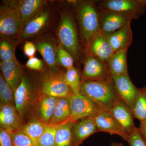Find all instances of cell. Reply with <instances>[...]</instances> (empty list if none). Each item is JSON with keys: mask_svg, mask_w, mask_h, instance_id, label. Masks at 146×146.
Returning <instances> with one entry per match:
<instances>
[{"mask_svg": "<svg viewBox=\"0 0 146 146\" xmlns=\"http://www.w3.org/2000/svg\"><path fill=\"white\" fill-rule=\"evenodd\" d=\"M80 93L102 109L108 111L120 99L111 78L105 80L82 81Z\"/></svg>", "mask_w": 146, "mask_h": 146, "instance_id": "1", "label": "cell"}, {"mask_svg": "<svg viewBox=\"0 0 146 146\" xmlns=\"http://www.w3.org/2000/svg\"><path fill=\"white\" fill-rule=\"evenodd\" d=\"M38 91L26 76H23L22 81L14 92L15 106L21 117L25 120L34 109L39 97Z\"/></svg>", "mask_w": 146, "mask_h": 146, "instance_id": "2", "label": "cell"}, {"mask_svg": "<svg viewBox=\"0 0 146 146\" xmlns=\"http://www.w3.org/2000/svg\"><path fill=\"white\" fill-rule=\"evenodd\" d=\"M78 16L82 38L89 43L100 31V11L93 3L85 2L80 7Z\"/></svg>", "mask_w": 146, "mask_h": 146, "instance_id": "3", "label": "cell"}, {"mask_svg": "<svg viewBox=\"0 0 146 146\" xmlns=\"http://www.w3.org/2000/svg\"><path fill=\"white\" fill-rule=\"evenodd\" d=\"M23 24L15 3L3 5L1 7L0 33L1 38L20 39Z\"/></svg>", "mask_w": 146, "mask_h": 146, "instance_id": "4", "label": "cell"}, {"mask_svg": "<svg viewBox=\"0 0 146 146\" xmlns=\"http://www.w3.org/2000/svg\"><path fill=\"white\" fill-rule=\"evenodd\" d=\"M146 8V0H106L99 4L101 11L122 13L132 20L143 15Z\"/></svg>", "mask_w": 146, "mask_h": 146, "instance_id": "5", "label": "cell"}, {"mask_svg": "<svg viewBox=\"0 0 146 146\" xmlns=\"http://www.w3.org/2000/svg\"><path fill=\"white\" fill-rule=\"evenodd\" d=\"M60 44L76 58L79 52L78 37L72 19L68 15L62 16L58 30Z\"/></svg>", "mask_w": 146, "mask_h": 146, "instance_id": "6", "label": "cell"}, {"mask_svg": "<svg viewBox=\"0 0 146 146\" xmlns=\"http://www.w3.org/2000/svg\"><path fill=\"white\" fill-rule=\"evenodd\" d=\"M69 98L70 104L71 115L67 122L74 123L83 118L93 117L102 109L89 98L80 93H73Z\"/></svg>", "mask_w": 146, "mask_h": 146, "instance_id": "7", "label": "cell"}, {"mask_svg": "<svg viewBox=\"0 0 146 146\" xmlns=\"http://www.w3.org/2000/svg\"><path fill=\"white\" fill-rule=\"evenodd\" d=\"M41 94L58 98H69L73 92L65 82L63 75L50 72L42 80Z\"/></svg>", "mask_w": 146, "mask_h": 146, "instance_id": "8", "label": "cell"}, {"mask_svg": "<svg viewBox=\"0 0 146 146\" xmlns=\"http://www.w3.org/2000/svg\"><path fill=\"white\" fill-rule=\"evenodd\" d=\"M96 125L98 132H104L111 135L116 134L128 142L129 136L120 126L109 111L100 110L92 117Z\"/></svg>", "mask_w": 146, "mask_h": 146, "instance_id": "9", "label": "cell"}, {"mask_svg": "<svg viewBox=\"0 0 146 146\" xmlns=\"http://www.w3.org/2000/svg\"><path fill=\"white\" fill-rule=\"evenodd\" d=\"M119 98L133 110L138 89L131 80L128 74L111 77Z\"/></svg>", "mask_w": 146, "mask_h": 146, "instance_id": "10", "label": "cell"}, {"mask_svg": "<svg viewBox=\"0 0 146 146\" xmlns=\"http://www.w3.org/2000/svg\"><path fill=\"white\" fill-rule=\"evenodd\" d=\"M101 11L100 31L106 36L122 28L132 21L122 13L112 11Z\"/></svg>", "mask_w": 146, "mask_h": 146, "instance_id": "11", "label": "cell"}, {"mask_svg": "<svg viewBox=\"0 0 146 146\" xmlns=\"http://www.w3.org/2000/svg\"><path fill=\"white\" fill-rule=\"evenodd\" d=\"M82 81L102 80L110 78L107 65L92 55L88 56L84 65Z\"/></svg>", "mask_w": 146, "mask_h": 146, "instance_id": "12", "label": "cell"}, {"mask_svg": "<svg viewBox=\"0 0 146 146\" xmlns=\"http://www.w3.org/2000/svg\"><path fill=\"white\" fill-rule=\"evenodd\" d=\"M25 124L24 119L19 114L14 105L1 104V127L9 131H15L22 129Z\"/></svg>", "mask_w": 146, "mask_h": 146, "instance_id": "13", "label": "cell"}, {"mask_svg": "<svg viewBox=\"0 0 146 146\" xmlns=\"http://www.w3.org/2000/svg\"><path fill=\"white\" fill-rule=\"evenodd\" d=\"M109 111L129 135L136 129L133 111L122 100H119Z\"/></svg>", "mask_w": 146, "mask_h": 146, "instance_id": "14", "label": "cell"}, {"mask_svg": "<svg viewBox=\"0 0 146 146\" xmlns=\"http://www.w3.org/2000/svg\"><path fill=\"white\" fill-rule=\"evenodd\" d=\"M91 55L106 63L115 53L108 37L100 31L89 42Z\"/></svg>", "mask_w": 146, "mask_h": 146, "instance_id": "15", "label": "cell"}, {"mask_svg": "<svg viewBox=\"0 0 146 146\" xmlns=\"http://www.w3.org/2000/svg\"><path fill=\"white\" fill-rule=\"evenodd\" d=\"M98 132L92 117L83 118L74 122L72 133L73 146H80L88 137Z\"/></svg>", "mask_w": 146, "mask_h": 146, "instance_id": "16", "label": "cell"}, {"mask_svg": "<svg viewBox=\"0 0 146 146\" xmlns=\"http://www.w3.org/2000/svg\"><path fill=\"white\" fill-rule=\"evenodd\" d=\"M1 74L13 92L19 86L24 75L16 58L7 61H1Z\"/></svg>", "mask_w": 146, "mask_h": 146, "instance_id": "17", "label": "cell"}, {"mask_svg": "<svg viewBox=\"0 0 146 146\" xmlns=\"http://www.w3.org/2000/svg\"><path fill=\"white\" fill-rule=\"evenodd\" d=\"M38 51L48 65L50 72L60 73L57 58V47L49 40H43L35 45Z\"/></svg>", "mask_w": 146, "mask_h": 146, "instance_id": "18", "label": "cell"}, {"mask_svg": "<svg viewBox=\"0 0 146 146\" xmlns=\"http://www.w3.org/2000/svg\"><path fill=\"white\" fill-rule=\"evenodd\" d=\"M49 16L48 11L46 10L40 11L30 19L22 28L20 39L24 40L38 33L46 24Z\"/></svg>", "mask_w": 146, "mask_h": 146, "instance_id": "19", "label": "cell"}, {"mask_svg": "<svg viewBox=\"0 0 146 146\" xmlns=\"http://www.w3.org/2000/svg\"><path fill=\"white\" fill-rule=\"evenodd\" d=\"M58 98L41 94L35 110V117L45 124H49L54 112Z\"/></svg>", "mask_w": 146, "mask_h": 146, "instance_id": "20", "label": "cell"}, {"mask_svg": "<svg viewBox=\"0 0 146 146\" xmlns=\"http://www.w3.org/2000/svg\"><path fill=\"white\" fill-rule=\"evenodd\" d=\"M14 3L23 27L30 19L40 12L46 1L42 0H24Z\"/></svg>", "mask_w": 146, "mask_h": 146, "instance_id": "21", "label": "cell"}, {"mask_svg": "<svg viewBox=\"0 0 146 146\" xmlns=\"http://www.w3.org/2000/svg\"><path fill=\"white\" fill-rule=\"evenodd\" d=\"M131 23L108 36L114 52L128 49L132 40V33Z\"/></svg>", "mask_w": 146, "mask_h": 146, "instance_id": "22", "label": "cell"}, {"mask_svg": "<svg viewBox=\"0 0 146 146\" xmlns=\"http://www.w3.org/2000/svg\"><path fill=\"white\" fill-rule=\"evenodd\" d=\"M128 49L116 52L108 61L106 65L110 77L128 74L127 63Z\"/></svg>", "mask_w": 146, "mask_h": 146, "instance_id": "23", "label": "cell"}, {"mask_svg": "<svg viewBox=\"0 0 146 146\" xmlns=\"http://www.w3.org/2000/svg\"><path fill=\"white\" fill-rule=\"evenodd\" d=\"M71 115L70 104L69 98H58L53 115L49 124L58 125L67 122Z\"/></svg>", "mask_w": 146, "mask_h": 146, "instance_id": "24", "label": "cell"}, {"mask_svg": "<svg viewBox=\"0 0 146 146\" xmlns=\"http://www.w3.org/2000/svg\"><path fill=\"white\" fill-rule=\"evenodd\" d=\"M46 125L32 117L26 123H25L22 130L26 133L36 145L39 138L44 133Z\"/></svg>", "mask_w": 146, "mask_h": 146, "instance_id": "25", "label": "cell"}, {"mask_svg": "<svg viewBox=\"0 0 146 146\" xmlns=\"http://www.w3.org/2000/svg\"><path fill=\"white\" fill-rule=\"evenodd\" d=\"M74 122L59 125L56 134L54 146H73L72 129Z\"/></svg>", "mask_w": 146, "mask_h": 146, "instance_id": "26", "label": "cell"}, {"mask_svg": "<svg viewBox=\"0 0 146 146\" xmlns=\"http://www.w3.org/2000/svg\"><path fill=\"white\" fill-rule=\"evenodd\" d=\"M15 38H1L0 58L1 61H7L16 58L15 51L18 44Z\"/></svg>", "mask_w": 146, "mask_h": 146, "instance_id": "27", "label": "cell"}, {"mask_svg": "<svg viewBox=\"0 0 146 146\" xmlns=\"http://www.w3.org/2000/svg\"><path fill=\"white\" fill-rule=\"evenodd\" d=\"M134 118L140 121L146 119V86L138 89L133 110Z\"/></svg>", "mask_w": 146, "mask_h": 146, "instance_id": "28", "label": "cell"}, {"mask_svg": "<svg viewBox=\"0 0 146 146\" xmlns=\"http://www.w3.org/2000/svg\"><path fill=\"white\" fill-rule=\"evenodd\" d=\"M63 76L65 82L70 86L73 93L78 94L80 93L82 81L78 70L73 67L67 70Z\"/></svg>", "mask_w": 146, "mask_h": 146, "instance_id": "29", "label": "cell"}, {"mask_svg": "<svg viewBox=\"0 0 146 146\" xmlns=\"http://www.w3.org/2000/svg\"><path fill=\"white\" fill-rule=\"evenodd\" d=\"M0 100L1 104L15 105L14 92L6 81L1 73L0 74Z\"/></svg>", "mask_w": 146, "mask_h": 146, "instance_id": "30", "label": "cell"}, {"mask_svg": "<svg viewBox=\"0 0 146 146\" xmlns=\"http://www.w3.org/2000/svg\"><path fill=\"white\" fill-rule=\"evenodd\" d=\"M58 125H46L44 133L39 138L37 146H54L56 134Z\"/></svg>", "mask_w": 146, "mask_h": 146, "instance_id": "31", "label": "cell"}, {"mask_svg": "<svg viewBox=\"0 0 146 146\" xmlns=\"http://www.w3.org/2000/svg\"><path fill=\"white\" fill-rule=\"evenodd\" d=\"M58 63L67 70L74 67V57L60 44L57 47Z\"/></svg>", "mask_w": 146, "mask_h": 146, "instance_id": "32", "label": "cell"}, {"mask_svg": "<svg viewBox=\"0 0 146 146\" xmlns=\"http://www.w3.org/2000/svg\"><path fill=\"white\" fill-rule=\"evenodd\" d=\"M14 146L36 145L31 138L22 129L10 131Z\"/></svg>", "mask_w": 146, "mask_h": 146, "instance_id": "33", "label": "cell"}, {"mask_svg": "<svg viewBox=\"0 0 146 146\" xmlns=\"http://www.w3.org/2000/svg\"><path fill=\"white\" fill-rule=\"evenodd\" d=\"M129 136L128 143L129 146H146V141L141 135L138 128L136 127Z\"/></svg>", "mask_w": 146, "mask_h": 146, "instance_id": "34", "label": "cell"}, {"mask_svg": "<svg viewBox=\"0 0 146 146\" xmlns=\"http://www.w3.org/2000/svg\"><path fill=\"white\" fill-rule=\"evenodd\" d=\"M0 146H14L10 131L0 128Z\"/></svg>", "mask_w": 146, "mask_h": 146, "instance_id": "35", "label": "cell"}, {"mask_svg": "<svg viewBox=\"0 0 146 146\" xmlns=\"http://www.w3.org/2000/svg\"><path fill=\"white\" fill-rule=\"evenodd\" d=\"M26 66L31 69L37 71H42L44 68V64L43 61L35 56L29 58L26 63Z\"/></svg>", "mask_w": 146, "mask_h": 146, "instance_id": "36", "label": "cell"}, {"mask_svg": "<svg viewBox=\"0 0 146 146\" xmlns=\"http://www.w3.org/2000/svg\"><path fill=\"white\" fill-rule=\"evenodd\" d=\"M36 50L35 45L31 42H26L24 46V52L29 58L34 57Z\"/></svg>", "mask_w": 146, "mask_h": 146, "instance_id": "37", "label": "cell"}, {"mask_svg": "<svg viewBox=\"0 0 146 146\" xmlns=\"http://www.w3.org/2000/svg\"><path fill=\"white\" fill-rule=\"evenodd\" d=\"M140 122V126L138 129L141 135L146 141V119Z\"/></svg>", "mask_w": 146, "mask_h": 146, "instance_id": "38", "label": "cell"}, {"mask_svg": "<svg viewBox=\"0 0 146 146\" xmlns=\"http://www.w3.org/2000/svg\"><path fill=\"white\" fill-rule=\"evenodd\" d=\"M111 146H125L122 143H117V142H113L111 143Z\"/></svg>", "mask_w": 146, "mask_h": 146, "instance_id": "39", "label": "cell"}, {"mask_svg": "<svg viewBox=\"0 0 146 146\" xmlns=\"http://www.w3.org/2000/svg\"><path fill=\"white\" fill-rule=\"evenodd\" d=\"M37 146L35 145V146Z\"/></svg>", "mask_w": 146, "mask_h": 146, "instance_id": "40", "label": "cell"}]
</instances>
